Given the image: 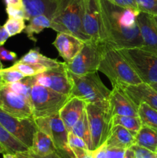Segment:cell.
<instances>
[{
    "instance_id": "cell-16",
    "label": "cell",
    "mask_w": 157,
    "mask_h": 158,
    "mask_svg": "<svg viewBox=\"0 0 157 158\" xmlns=\"http://www.w3.org/2000/svg\"><path fill=\"white\" fill-rule=\"evenodd\" d=\"M84 44L85 42L78 37L64 32H58L52 43L66 63L73 60L83 49Z\"/></svg>"
},
{
    "instance_id": "cell-51",
    "label": "cell",
    "mask_w": 157,
    "mask_h": 158,
    "mask_svg": "<svg viewBox=\"0 0 157 158\" xmlns=\"http://www.w3.org/2000/svg\"><path fill=\"white\" fill-rule=\"evenodd\" d=\"M154 17V19H155V23H156V26H157V16H153Z\"/></svg>"
},
{
    "instance_id": "cell-41",
    "label": "cell",
    "mask_w": 157,
    "mask_h": 158,
    "mask_svg": "<svg viewBox=\"0 0 157 158\" xmlns=\"http://www.w3.org/2000/svg\"><path fill=\"white\" fill-rule=\"evenodd\" d=\"M27 153L30 156V157L32 158H66V155L64 154H62V152H60V151H58V150L56 151H55V152L51 153V154L45 156L38 155V154H35L32 151H31L30 150H28Z\"/></svg>"
},
{
    "instance_id": "cell-28",
    "label": "cell",
    "mask_w": 157,
    "mask_h": 158,
    "mask_svg": "<svg viewBox=\"0 0 157 158\" xmlns=\"http://www.w3.org/2000/svg\"><path fill=\"white\" fill-rule=\"evenodd\" d=\"M138 117L142 124L157 130V110L145 103L138 106Z\"/></svg>"
},
{
    "instance_id": "cell-19",
    "label": "cell",
    "mask_w": 157,
    "mask_h": 158,
    "mask_svg": "<svg viewBox=\"0 0 157 158\" xmlns=\"http://www.w3.org/2000/svg\"><path fill=\"white\" fill-rule=\"evenodd\" d=\"M22 2L27 21L38 15H45L52 19L56 7V0H22Z\"/></svg>"
},
{
    "instance_id": "cell-45",
    "label": "cell",
    "mask_w": 157,
    "mask_h": 158,
    "mask_svg": "<svg viewBox=\"0 0 157 158\" xmlns=\"http://www.w3.org/2000/svg\"><path fill=\"white\" fill-rule=\"evenodd\" d=\"M123 158H135V153H134V151L131 148H128V149L126 150L124 157Z\"/></svg>"
},
{
    "instance_id": "cell-4",
    "label": "cell",
    "mask_w": 157,
    "mask_h": 158,
    "mask_svg": "<svg viewBox=\"0 0 157 158\" xmlns=\"http://www.w3.org/2000/svg\"><path fill=\"white\" fill-rule=\"evenodd\" d=\"M72 82L70 97H78L86 103H92L109 108L111 90L100 79L97 72L75 75L69 72Z\"/></svg>"
},
{
    "instance_id": "cell-26",
    "label": "cell",
    "mask_w": 157,
    "mask_h": 158,
    "mask_svg": "<svg viewBox=\"0 0 157 158\" xmlns=\"http://www.w3.org/2000/svg\"><path fill=\"white\" fill-rule=\"evenodd\" d=\"M70 132L73 133L75 135L81 137L87 145L88 148L92 151V140H91L90 129H89V122H88L87 114L86 110L83 113L80 118L72 127Z\"/></svg>"
},
{
    "instance_id": "cell-21",
    "label": "cell",
    "mask_w": 157,
    "mask_h": 158,
    "mask_svg": "<svg viewBox=\"0 0 157 158\" xmlns=\"http://www.w3.org/2000/svg\"><path fill=\"white\" fill-rule=\"evenodd\" d=\"M29 150L40 156L47 155L57 151L52 138L39 130L35 132L32 145Z\"/></svg>"
},
{
    "instance_id": "cell-10",
    "label": "cell",
    "mask_w": 157,
    "mask_h": 158,
    "mask_svg": "<svg viewBox=\"0 0 157 158\" xmlns=\"http://www.w3.org/2000/svg\"><path fill=\"white\" fill-rule=\"evenodd\" d=\"M83 27L85 33L91 41L97 43H106L100 0H84Z\"/></svg>"
},
{
    "instance_id": "cell-36",
    "label": "cell",
    "mask_w": 157,
    "mask_h": 158,
    "mask_svg": "<svg viewBox=\"0 0 157 158\" xmlns=\"http://www.w3.org/2000/svg\"><path fill=\"white\" fill-rule=\"evenodd\" d=\"M6 12L9 18L19 19L26 20V12L23 7H15V6H6Z\"/></svg>"
},
{
    "instance_id": "cell-7",
    "label": "cell",
    "mask_w": 157,
    "mask_h": 158,
    "mask_svg": "<svg viewBox=\"0 0 157 158\" xmlns=\"http://www.w3.org/2000/svg\"><path fill=\"white\" fill-rule=\"evenodd\" d=\"M86 111L94 151L106 143L112 127V116L109 108L92 103H86Z\"/></svg>"
},
{
    "instance_id": "cell-32",
    "label": "cell",
    "mask_w": 157,
    "mask_h": 158,
    "mask_svg": "<svg viewBox=\"0 0 157 158\" xmlns=\"http://www.w3.org/2000/svg\"><path fill=\"white\" fill-rule=\"evenodd\" d=\"M25 77L26 76L22 73L14 69H10L9 68L2 69L0 70V83L3 84L19 81Z\"/></svg>"
},
{
    "instance_id": "cell-15",
    "label": "cell",
    "mask_w": 157,
    "mask_h": 158,
    "mask_svg": "<svg viewBox=\"0 0 157 158\" xmlns=\"http://www.w3.org/2000/svg\"><path fill=\"white\" fill-rule=\"evenodd\" d=\"M137 23L143 42L142 49L157 54V26L153 15L140 12Z\"/></svg>"
},
{
    "instance_id": "cell-31",
    "label": "cell",
    "mask_w": 157,
    "mask_h": 158,
    "mask_svg": "<svg viewBox=\"0 0 157 158\" xmlns=\"http://www.w3.org/2000/svg\"><path fill=\"white\" fill-rule=\"evenodd\" d=\"M25 19H19L9 18L6 22L3 27L5 28L9 37L14 36L17 34L21 33L26 28Z\"/></svg>"
},
{
    "instance_id": "cell-11",
    "label": "cell",
    "mask_w": 157,
    "mask_h": 158,
    "mask_svg": "<svg viewBox=\"0 0 157 158\" xmlns=\"http://www.w3.org/2000/svg\"><path fill=\"white\" fill-rule=\"evenodd\" d=\"M0 123L28 148L32 147L34 135L38 131L33 117L20 118L0 109Z\"/></svg>"
},
{
    "instance_id": "cell-34",
    "label": "cell",
    "mask_w": 157,
    "mask_h": 158,
    "mask_svg": "<svg viewBox=\"0 0 157 158\" xmlns=\"http://www.w3.org/2000/svg\"><path fill=\"white\" fill-rule=\"evenodd\" d=\"M130 148L135 153V158H157V155L155 152L149 151L143 147L134 144Z\"/></svg>"
},
{
    "instance_id": "cell-3",
    "label": "cell",
    "mask_w": 157,
    "mask_h": 158,
    "mask_svg": "<svg viewBox=\"0 0 157 158\" xmlns=\"http://www.w3.org/2000/svg\"><path fill=\"white\" fill-rule=\"evenodd\" d=\"M83 4L84 0H56L51 29L75 35L85 43L91 41L83 30Z\"/></svg>"
},
{
    "instance_id": "cell-50",
    "label": "cell",
    "mask_w": 157,
    "mask_h": 158,
    "mask_svg": "<svg viewBox=\"0 0 157 158\" xmlns=\"http://www.w3.org/2000/svg\"><path fill=\"white\" fill-rule=\"evenodd\" d=\"M2 63H1V60H0V70H1L2 69H3V67H2Z\"/></svg>"
},
{
    "instance_id": "cell-29",
    "label": "cell",
    "mask_w": 157,
    "mask_h": 158,
    "mask_svg": "<svg viewBox=\"0 0 157 158\" xmlns=\"http://www.w3.org/2000/svg\"><path fill=\"white\" fill-rule=\"evenodd\" d=\"M112 126L113 125H121L130 131L133 135H136L138 131L143 126L142 122L139 117L132 116H121L115 115L112 119Z\"/></svg>"
},
{
    "instance_id": "cell-14",
    "label": "cell",
    "mask_w": 157,
    "mask_h": 158,
    "mask_svg": "<svg viewBox=\"0 0 157 158\" xmlns=\"http://www.w3.org/2000/svg\"><path fill=\"white\" fill-rule=\"evenodd\" d=\"M109 110L111 115L138 117V106L120 88L111 90L109 100Z\"/></svg>"
},
{
    "instance_id": "cell-37",
    "label": "cell",
    "mask_w": 157,
    "mask_h": 158,
    "mask_svg": "<svg viewBox=\"0 0 157 158\" xmlns=\"http://www.w3.org/2000/svg\"><path fill=\"white\" fill-rule=\"evenodd\" d=\"M107 1L115 5V6L124 8V9H129L139 11V10L138 5H137L135 0H107Z\"/></svg>"
},
{
    "instance_id": "cell-24",
    "label": "cell",
    "mask_w": 157,
    "mask_h": 158,
    "mask_svg": "<svg viewBox=\"0 0 157 158\" xmlns=\"http://www.w3.org/2000/svg\"><path fill=\"white\" fill-rule=\"evenodd\" d=\"M0 143L8 153L15 154L17 152H26L29 148L10 134L0 123Z\"/></svg>"
},
{
    "instance_id": "cell-13",
    "label": "cell",
    "mask_w": 157,
    "mask_h": 158,
    "mask_svg": "<svg viewBox=\"0 0 157 158\" xmlns=\"http://www.w3.org/2000/svg\"><path fill=\"white\" fill-rule=\"evenodd\" d=\"M0 109L14 117H32V108L29 100L2 83H0Z\"/></svg>"
},
{
    "instance_id": "cell-52",
    "label": "cell",
    "mask_w": 157,
    "mask_h": 158,
    "mask_svg": "<svg viewBox=\"0 0 157 158\" xmlns=\"http://www.w3.org/2000/svg\"><path fill=\"white\" fill-rule=\"evenodd\" d=\"M62 154H63V153H62ZM65 155H66V158H70V157H69V156H68V155H66V154H65Z\"/></svg>"
},
{
    "instance_id": "cell-49",
    "label": "cell",
    "mask_w": 157,
    "mask_h": 158,
    "mask_svg": "<svg viewBox=\"0 0 157 158\" xmlns=\"http://www.w3.org/2000/svg\"><path fill=\"white\" fill-rule=\"evenodd\" d=\"M152 87H153L154 89H155V90H157V83H152V84H149Z\"/></svg>"
},
{
    "instance_id": "cell-27",
    "label": "cell",
    "mask_w": 157,
    "mask_h": 158,
    "mask_svg": "<svg viewBox=\"0 0 157 158\" xmlns=\"http://www.w3.org/2000/svg\"><path fill=\"white\" fill-rule=\"evenodd\" d=\"M35 76H33V77H26L24 79L19 80V81L6 83L4 85H6L9 89H10L13 92L25 97L29 101L32 85L35 83ZM2 84H3V83H2Z\"/></svg>"
},
{
    "instance_id": "cell-48",
    "label": "cell",
    "mask_w": 157,
    "mask_h": 158,
    "mask_svg": "<svg viewBox=\"0 0 157 158\" xmlns=\"http://www.w3.org/2000/svg\"><path fill=\"white\" fill-rule=\"evenodd\" d=\"M5 153H8L7 151H6V150L5 149L4 147L2 146V145L0 143V154H5Z\"/></svg>"
},
{
    "instance_id": "cell-6",
    "label": "cell",
    "mask_w": 157,
    "mask_h": 158,
    "mask_svg": "<svg viewBox=\"0 0 157 158\" xmlns=\"http://www.w3.org/2000/svg\"><path fill=\"white\" fill-rule=\"evenodd\" d=\"M123 58L135 71L143 83H157V54L142 48L119 49Z\"/></svg>"
},
{
    "instance_id": "cell-33",
    "label": "cell",
    "mask_w": 157,
    "mask_h": 158,
    "mask_svg": "<svg viewBox=\"0 0 157 158\" xmlns=\"http://www.w3.org/2000/svg\"><path fill=\"white\" fill-rule=\"evenodd\" d=\"M140 12L157 16V0H135Z\"/></svg>"
},
{
    "instance_id": "cell-1",
    "label": "cell",
    "mask_w": 157,
    "mask_h": 158,
    "mask_svg": "<svg viewBox=\"0 0 157 158\" xmlns=\"http://www.w3.org/2000/svg\"><path fill=\"white\" fill-rule=\"evenodd\" d=\"M106 44L115 49L143 48V42L137 23L140 11L124 9L107 0H100Z\"/></svg>"
},
{
    "instance_id": "cell-42",
    "label": "cell",
    "mask_w": 157,
    "mask_h": 158,
    "mask_svg": "<svg viewBox=\"0 0 157 158\" xmlns=\"http://www.w3.org/2000/svg\"><path fill=\"white\" fill-rule=\"evenodd\" d=\"M93 158H108L106 153V143L98 148L97 149L92 151Z\"/></svg>"
},
{
    "instance_id": "cell-25",
    "label": "cell",
    "mask_w": 157,
    "mask_h": 158,
    "mask_svg": "<svg viewBox=\"0 0 157 158\" xmlns=\"http://www.w3.org/2000/svg\"><path fill=\"white\" fill-rule=\"evenodd\" d=\"M51 27V19L45 15H38L34 16L29 20V23L26 26L23 32L27 34L29 39L35 42L36 39L34 38V34H38L45 29Z\"/></svg>"
},
{
    "instance_id": "cell-5",
    "label": "cell",
    "mask_w": 157,
    "mask_h": 158,
    "mask_svg": "<svg viewBox=\"0 0 157 158\" xmlns=\"http://www.w3.org/2000/svg\"><path fill=\"white\" fill-rule=\"evenodd\" d=\"M70 97L35 82L32 85L29 99L32 117L35 119L58 114Z\"/></svg>"
},
{
    "instance_id": "cell-9",
    "label": "cell",
    "mask_w": 157,
    "mask_h": 158,
    "mask_svg": "<svg viewBox=\"0 0 157 158\" xmlns=\"http://www.w3.org/2000/svg\"><path fill=\"white\" fill-rule=\"evenodd\" d=\"M35 122L38 130L46 133L52 138L58 151L66 154L70 158H75L68 144L69 131L60 118L58 113L49 117L35 118Z\"/></svg>"
},
{
    "instance_id": "cell-22",
    "label": "cell",
    "mask_w": 157,
    "mask_h": 158,
    "mask_svg": "<svg viewBox=\"0 0 157 158\" xmlns=\"http://www.w3.org/2000/svg\"><path fill=\"white\" fill-rule=\"evenodd\" d=\"M135 144L155 152L157 148V130L143 125L135 136Z\"/></svg>"
},
{
    "instance_id": "cell-23",
    "label": "cell",
    "mask_w": 157,
    "mask_h": 158,
    "mask_svg": "<svg viewBox=\"0 0 157 158\" xmlns=\"http://www.w3.org/2000/svg\"><path fill=\"white\" fill-rule=\"evenodd\" d=\"M18 62L20 63H32V64H38L46 66L48 69L55 67L61 64V62L57 61V60L49 58L42 54L38 48L30 49L26 54H25Z\"/></svg>"
},
{
    "instance_id": "cell-46",
    "label": "cell",
    "mask_w": 157,
    "mask_h": 158,
    "mask_svg": "<svg viewBox=\"0 0 157 158\" xmlns=\"http://www.w3.org/2000/svg\"><path fill=\"white\" fill-rule=\"evenodd\" d=\"M15 158H32L28 154L27 151L26 152H17L14 154Z\"/></svg>"
},
{
    "instance_id": "cell-43",
    "label": "cell",
    "mask_w": 157,
    "mask_h": 158,
    "mask_svg": "<svg viewBox=\"0 0 157 158\" xmlns=\"http://www.w3.org/2000/svg\"><path fill=\"white\" fill-rule=\"evenodd\" d=\"M9 34L7 33V32L6 31L5 28L3 27V26H1V25H0V46L4 45V43L6 42V40L9 39Z\"/></svg>"
},
{
    "instance_id": "cell-20",
    "label": "cell",
    "mask_w": 157,
    "mask_h": 158,
    "mask_svg": "<svg viewBox=\"0 0 157 158\" xmlns=\"http://www.w3.org/2000/svg\"><path fill=\"white\" fill-rule=\"evenodd\" d=\"M135 135L121 125H113L106 141L107 147L128 149L135 144Z\"/></svg>"
},
{
    "instance_id": "cell-38",
    "label": "cell",
    "mask_w": 157,
    "mask_h": 158,
    "mask_svg": "<svg viewBox=\"0 0 157 158\" xmlns=\"http://www.w3.org/2000/svg\"><path fill=\"white\" fill-rule=\"evenodd\" d=\"M126 149L114 147L106 146V153L108 158H123Z\"/></svg>"
},
{
    "instance_id": "cell-39",
    "label": "cell",
    "mask_w": 157,
    "mask_h": 158,
    "mask_svg": "<svg viewBox=\"0 0 157 158\" xmlns=\"http://www.w3.org/2000/svg\"><path fill=\"white\" fill-rule=\"evenodd\" d=\"M17 59V55L15 52L12 51L7 50L2 47V46H0V60H5V61H15Z\"/></svg>"
},
{
    "instance_id": "cell-53",
    "label": "cell",
    "mask_w": 157,
    "mask_h": 158,
    "mask_svg": "<svg viewBox=\"0 0 157 158\" xmlns=\"http://www.w3.org/2000/svg\"><path fill=\"white\" fill-rule=\"evenodd\" d=\"M155 154H156V155H157V148H156V149H155Z\"/></svg>"
},
{
    "instance_id": "cell-18",
    "label": "cell",
    "mask_w": 157,
    "mask_h": 158,
    "mask_svg": "<svg viewBox=\"0 0 157 158\" xmlns=\"http://www.w3.org/2000/svg\"><path fill=\"white\" fill-rule=\"evenodd\" d=\"M86 103L84 100L73 97H70L60 109L58 112L60 118L62 119L69 132H70L72 127L80 118L86 110Z\"/></svg>"
},
{
    "instance_id": "cell-35",
    "label": "cell",
    "mask_w": 157,
    "mask_h": 158,
    "mask_svg": "<svg viewBox=\"0 0 157 158\" xmlns=\"http://www.w3.org/2000/svg\"><path fill=\"white\" fill-rule=\"evenodd\" d=\"M68 144L70 148H82V149H89L84 140L72 132H69L68 134Z\"/></svg>"
},
{
    "instance_id": "cell-17",
    "label": "cell",
    "mask_w": 157,
    "mask_h": 158,
    "mask_svg": "<svg viewBox=\"0 0 157 158\" xmlns=\"http://www.w3.org/2000/svg\"><path fill=\"white\" fill-rule=\"evenodd\" d=\"M122 89L137 106L145 103L157 110V90L148 83L130 85L122 88Z\"/></svg>"
},
{
    "instance_id": "cell-30",
    "label": "cell",
    "mask_w": 157,
    "mask_h": 158,
    "mask_svg": "<svg viewBox=\"0 0 157 158\" xmlns=\"http://www.w3.org/2000/svg\"><path fill=\"white\" fill-rule=\"evenodd\" d=\"M9 69L18 71L24 74L26 77H33V76L38 75V74L45 72L46 70H47L48 68L44 66H42V65L20 63V62L17 61L12 66H9Z\"/></svg>"
},
{
    "instance_id": "cell-2",
    "label": "cell",
    "mask_w": 157,
    "mask_h": 158,
    "mask_svg": "<svg viewBox=\"0 0 157 158\" xmlns=\"http://www.w3.org/2000/svg\"><path fill=\"white\" fill-rule=\"evenodd\" d=\"M98 71L108 77L112 88H122L143 83L140 77L127 63L118 49L105 43Z\"/></svg>"
},
{
    "instance_id": "cell-12",
    "label": "cell",
    "mask_w": 157,
    "mask_h": 158,
    "mask_svg": "<svg viewBox=\"0 0 157 158\" xmlns=\"http://www.w3.org/2000/svg\"><path fill=\"white\" fill-rule=\"evenodd\" d=\"M38 84L70 97L72 82L65 63L35 76Z\"/></svg>"
},
{
    "instance_id": "cell-47",
    "label": "cell",
    "mask_w": 157,
    "mask_h": 158,
    "mask_svg": "<svg viewBox=\"0 0 157 158\" xmlns=\"http://www.w3.org/2000/svg\"><path fill=\"white\" fill-rule=\"evenodd\" d=\"M3 158H15L14 154H10V153H5L3 154Z\"/></svg>"
},
{
    "instance_id": "cell-8",
    "label": "cell",
    "mask_w": 157,
    "mask_h": 158,
    "mask_svg": "<svg viewBox=\"0 0 157 158\" xmlns=\"http://www.w3.org/2000/svg\"><path fill=\"white\" fill-rule=\"evenodd\" d=\"M105 43L89 41L85 43L78 55L70 62H64L68 71L75 75L98 72Z\"/></svg>"
},
{
    "instance_id": "cell-44",
    "label": "cell",
    "mask_w": 157,
    "mask_h": 158,
    "mask_svg": "<svg viewBox=\"0 0 157 158\" xmlns=\"http://www.w3.org/2000/svg\"><path fill=\"white\" fill-rule=\"evenodd\" d=\"M6 6H15V7H23L22 0H4Z\"/></svg>"
},
{
    "instance_id": "cell-40",
    "label": "cell",
    "mask_w": 157,
    "mask_h": 158,
    "mask_svg": "<svg viewBox=\"0 0 157 158\" xmlns=\"http://www.w3.org/2000/svg\"><path fill=\"white\" fill-rule=\"evenodd\" d=\"M71 150L73 152L75 158H93L92 151L89 149L72 148Z\"/></svg>"
}]
</instances>
